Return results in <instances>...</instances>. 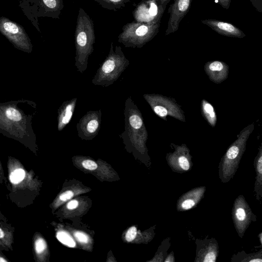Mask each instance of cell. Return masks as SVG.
Returning <instances> with one entry per match:
<instances>
[{
  "mask_svg": "<svg viewBox=\"0 0 262 262\" xmlns=\"http://www.w3.org/2000/svg\"><path fill=\"white\" fill-rule=\"evenodd\" d=\"M37 113V104L30 100L0 103V133L24 144L34 145L36 137L32 119Z\"/></svg>",
  "mask_w": 262,
  "mask_h": 262,
  "instance_id": "6da1fadb",
  "label": "cell"
},
{
  "mask_svg": "<svg viewBox=\"0 0 262 262\" xmlns=\"http://www.w3.org/2000/svg\"><path fill=\"white\" fill-rule=\"evenodd\" d=\"M74 38L75 65L77 71L83 73L87 69L89 57L94 51L95 34L93 20L82 8L78 11Z\"/></svg>",
  "mask_w": 262,
  "mask_h": 262,
  "instance_id": "7a4b0ae2",
  "label": "cell"
},
{
  "mask_svg": "<svg viewBox=\"0 0 262 262\" xmlns=\"http://www.w3.org/2000/svg\"><path fill=\"white\" fill-rule=\"evenodd\" d=\"M254 128V123L249 124L244 128L222 157L219 172L223 183H228L234 177L245 151L248 139Z\"/></svg>",
  "mask_w": 262,
  "mask_h": 262,
  "instance_id": "3957f363",
  "label": "cell"
},
{
  "mask_svg": "<svg viewBox=\"0 0 262 262\" xmlns=\"http://www.w3.org/2000/svg\"><path fill=\"white\" fill-rule=\"evenodd\" d=\"M128 64L121 48L116 46L114 50L112 42L109 53L94 75L92 83L104 87L112 84Z\"/></svg>",
  "mask_w": 262,
  "mask_h": 262,
  "instance_id": "277c9868",
  "label": "cell"
},
{
  "mask_svg": "<svg viewBox=\"0 0 262 262\" xmlns=\"http://www.w3.org/2000/svg\"><path fill=\"white\" fill-rule=\"evenodd\" d=\"M18 6L32 25L41 33L38 18L59 19L64 4L62 0H20Z\"/></svg>",
  "mask_w": 262,
  "mask_h": 262,
  "instance_id": "5b68a950",
  "label": "cell"
},
{
  "mask_svg": "<svg viewBox=\"0 0 262 262\" xmlns=\"http://www.w3.org/2000/svg\"><path fill=\"white\" fill-rule=\"evenodd\" d=\"M160 22L148 24L134 20L127 23L118 36V42L125 47L141 48L158 34Z\"/></svg>",
  "mask_w": 262,
  "mask_h": 262,
  "instance_id": "8992f818",
  "label": "cell"
},
{
  "mask_svg": "<svg viewBox=\"0 0 262 262\" xmlns=\"http://www.w3.org/2000/svg\"><path fill=\"white\" fill-rule=\"evenodd\" d=\"M0 32L17 49L31 53L33 46L23 27L9 18H0Z\"/></svg>",
  "mask_w": 262,
  "mask_h": 262,
  "instance_id": "52a82bcc",
  "label": "cell"
},
{
  "mask_svg": "<svg viewBox=\"0 0 262 262\" xmlns=\"http://www.w3.org/2000/svg\"><path fill=\"white\" fill-rule=\"evenodd\" d=\"M231 216L234 228L240 238H243L251 223L257 220L256 216L242 194L237 196L234 201Z\"/></svg>",
  "mask_w": 262,
  "mask_h": 262,
  "instance_id": "ba28073f",
  "label": "cell"
},
{
  "mask_svg": "<svg viewBox=\"0 0 262 262\" xmlns=\"http://www.w3.org/2000/svg\"><path fill=\"white\" fill-rule=\"evenodd\" d=\"M167 5L161 4L158 0L141 1L133 11L134 20L148 24L160 22Z\"/></svg>",
  "mask_w": 262,
  "mask_h": 262,
  "instance_id": "9c48e42d",
  "label": "cell"
},
{
  "mask_svg": "<svg viewBox=\"0 0 262 262\" xmlns=\"http://www.w3.org/2000/svg\"><path fill=\"white\" fill-rule=\"evenodd\" d=\"M101 115V110L88 112L76 125L78 136L84 140H91L95 137L100 128Z\"/></svg>",
  "mask_w": 262,
  "mask_h": 262,
  "instance_id": "30bf717a",
  "label": "cell"
},
{
  "mask_svg": "<svg viewBox=\"0 0 262 262\" xmlns=\"http://www.w3.org/2000/svg\"><path fill=\"white\" fill-rule=\"evenodd\" d=\"M163 96H154L146 97L147 101L151 105L155 113L161 118L166 117L168 115H170L180 120H184V116L180 110L178 105L174 103L173 101L169 99L162 97Z\"/></svg>",
  "mask_w": 262,
  "mask_h": 262,
  "instance_id": "8fae6325",
  "label": "cell"
},
{
  "mask_svg": "<svg viewBox=\"0 0 262 262\" xmlns=\"http://www.w3.org/2000/svg\"><path fill=\"white\" fill-rule=\"evenodd\" d=\"M192 0H174L168 8L170 14L165 35H169L177 31L182 19L188 13Z\"/></svg>",
  "mask_w": 262,
  "mask_h": 262,
  "instance_id": "7c38bea8",
  "label": "cell"
},
{
  "mask_svg": "<svg viewBox=\"0 0 262 262\" xmlns=\"http://www.w3.org/2000/svg\"><path fill=\"white\" fill-rule=\"evenodd\" d=\"M201 22L223 36L239 38L246 36L243 31L229 23L213 19H204L202 20Z\"/></svg>",
  "mask_w": 262,
  "mask_h": 262,
  "instance_id": "4fadbf2b",
  "label": "cell"
},
{
  "mask_svg": "<svg viewBox=\"0 0 262 262\" xmlns=\"http://www.w3.org/2000/svg\"><path fill=\"white\" fill-rule=\"evenodd\" d=\"M205 71L210 80L219 84L227 79L229 73V66L220 60H212L206 63Z\"/></svg>",
  "mask_w": 262,
  "mask_h": 262,
  "instance_id": "5bb4252c",
  "label": "cell"
},
{
  "mask_svg": "<svg viewBox=\"0 0 262 262\" xmlns=\"http://www.w3.org/2000/svg\"><path fill=\"white\" fill-rule=\"evenodd\" d=\"M77 98L64 101L58 108L57 129L62 130L70 122L75 109Z\"/></svg>",
  "mask_w": 262,
  "mask_h": 262,
  "instance_id": "9a60e30c",
  "label": "cell"
},
{
  "mask_svg": "<svg viewBox=\"0 0 262 262\" xmlns=\"http://www.w3.org/2000/svg\"><path fill=\"white\" fill-rule=\"evenodd\" d=\"M254 167L256 173L254 185V193L257 201L262 200V141L254 160Z\"/></svg>",
  "mask_w": 262,
  "mask_h": 262,
  "instance_id": "2e32d148",
  "label": "cell"
},
{
  "mask_svg": "<svg viewBox=\"0 0 262 262\" xmlns=\"http://www.w3.org/2000/svg\"><path fill=\"white\" fill-rule=\"evenodd\" d=\"M231 262H262V249L258 251L247 253L244 250L234 254L231 257Z\"/></svg>",
  "mask_w": 262,
  "mask_h": 262,
  "instance_id": "e0dca14e",
  "label": "cell"
},
{
  "mask_svg": "<svg viewBox=\"0 0 262 262\" xmlns=\"http://www.w3.org/2000/svg\"><path fill=\"white\" fill-rule=\"evenodd\" d=\"M202 114L209 125L214 127L217 122V116L212 105L205 99L201 102Z\"/></svg>",
  "mask_w": 262,
  "mask_h": 262,
  "instance_id": "ac0fdd59",
  "label": "cell"
},
{
  "mask_svg": "<svg viewBox=\"0 0 262 262\" xmlns=\"http://www.w3.org/2000/svg\"><path fill=\"white\" fill-rule=\"evenodd\" d=\"M102 8L110 10L117 11L124 7L126 4L130 0H94Z\"/></svg>",
  "mask_w": 262,
  "mask_h": 262,
  "instance_id": "d6986e66",
  "label": "cell"
},
{
  "mask_svg": "<svg viewBox=\"0 0 262 262\" xmlns=\"http://www.w3.org/2000/svg\"><path fill=\"white\" fill-rule=\"evenodd\" d=\"M57 239L62 244L70 247H74L75 242L72 236L65 231H60L57 233Z\"/></svg>",
  "mask_w": 262,
  "mask_h": 262,
  "instance_id": "ffe728a7",
  "label": "cell"
},
{
  "mask_svg": "<svg viewBox=\"0 0 262 262\" xmlns=\"http://www.w3.org/2000/svg\"><path fill=\"white\" fill-rule=\"evenodd\" d=\"M25 177V171L23 169H17L12 172L10 180L13 184H17L23 181Z\"/></svg>",
  "mask_w": 262,
  "mask_h": 262,
  "instance_id": "44dd1931",
  "label": "cell"
},
{
  "mask_svg": "<svg viewBox=\"0 0 262 262\" xmlns=\"http://www.w3.org/2000/svg\"><path fill=\"white\" fill-rule=\"evenodd\" d=\"M47 247L46 242L42 238H38L35 243V248L36 253L40 254L42 253Z\"/></svg>",
  "mask_w": 262,
  "mask_h": 262,
  "instance_id": "7402d4cb",
  "label": "cell"
},
{
  "mask_svg": "<svg viewBox=\"0 0 262 262\" xmlns=\"http://www.w3.org/2000/svg\"><path fill=\"white\" fill-rule=\"evenodd\" d=\"M137 235V229L135 227H130L125 234V238L127 242L133 241Z\"/></svg>",
  "mask_w": 262,
  "mask_h": 262,
  "instance_id": "603a6c76",
  "label": "cell"
},
{
  "mask_svg": "<svg viewBox=\"0 0 262 262\" xmlns=\"http://www.w3.org/2000/svg\"><path fill=\"white\" fill-rule=\"evenodd\" d=\"M82 165L85 169L91 170H95L97 168V164L96 163L90 159L83 160L82 162Z\"/></svg>",
  "mask_w": 262,
  "mask_h": 262,
  "instance_id": "cb8c5ba5",
  "label": "cell"
},
{
  "mask_svg": "<svg viewBox=\"0 0 262 262\" xmlns=\"http://www.w3.org/2000/svg\"><path fill=\"white\" fill-rule=\"evenodd\" d=\"M75 236L80 243H87L89 241L88 235L83 232L77 231L75 233Z\"/></svg>",
  "mask_w": 262,
  "mask_h": 262,
  "instance_id": "d4e9b609",
  "label": "cell"
},
{
  "mask_svg": "<svg viewBox=\"0 0 262 262\" xmlns=\"http://www.w3.org/2000/svg\"><path fill=\"white\" fill-rule=\"evenodd\" d=\"M179 163L181 167L185 170H187L189 168V163L187 159L184 157L181 156L179 158Z\"/></svg>",
  "mask_w": 262,
  "mask_h": 262,
  "instance_id": "484cf974",
  "label": "cell"
},
{
  "mask_svg": "<svg viewBox=\"0 0 262 262\" xmlns=\"http://www.w3.org/2000/svg\"><path fill=\"white\" fill-rule=\"evenodd\" d=\"M74 195L73 192L71 190L66 191L60 194L59 199L62 201H66L72 198Z\"/></svg>",
  "mask_w": 262,
  "mask_h": 262,
  "instance_id": "4316f807",
  "label": "cell"
},
{
  "mask_svg": "<svg viewBox=\"0 0 262 262\" xmlns=\"http://www.w3.org/2000/svg\"><path fill=\"white\" fill-rule=\"evenodd\" d=\"M252 5L259 12H262V0H250Z\"/></svg>",
  "mask_w": 262,
  "mask_h": 262,
  "instance_id": "83f0119b",
  "label": "cell"
},
{
  "mask_svg": "<svg viewBox=\"0 0 262 262\" xmlns=\"http://www.w3.org/2000/svg\"><path fill=\"white\" fill-rule=\"evenodd\" d=\"M194 205V202L192 200L187 199L184 201L182 203V207L185 209H188L192 207Z\"/></svg>",
  "mask_w": 262,
  "mask_h": 262,
  "instance_id": "f1b7e54d",
  "label": "cell"
},
{
  "mask_svg": "<svg viewBox=\"0 0 262 262\" xmlns=\"http://www.w3.org/2000/svg\"><path fill=\"white\" fill-rule=\"evenodd\" d=\"M218 3L225 9H228L230 6L231 0H216Z\"/></svg>",
  "mask_w": 262,
  "mask_h": 262,
  "instance_id": "f546056e",
  "label": "cell"
},
{
  "mask_svg": "<svg viewBox=\"0 0 262 262\" xmlns=\"http://www.w3.org/2000/svg\"><path fill=\"white\" fill-rule=\"evenodd\" d=\"M78 205V202L76 200H72L69 202L67 205V207L69 209H73L76 208Z\"/></svg>",
  "mask_w": 262,
  "mask_h": 262,
  "instance_id": "4dcf8cb0",
  "label": "cell"
},
{
  "mask_svg": "<svg viewBox=\"0 0 262 262\" xmlns=\"http://www.w3.org/2000/svg\"><path fill=\"white\" fill-rule=\"evenodd\" d=\"M161 4H168L171 0H158Z\"/></svg>",
  "mask_w": 262,
  "mask_h": 262,
  "instance_id": "1f68e13d",
  "label": "cell"
},
{
  "mask_svg": "<svg viewBox=\"0 0 262 262\" xmlns=\"http://www.w3.org/2000/svg\"><path fill=\"white\" fill-rule=\"evenodd\" d=\"M4 235L5 234L4 231L1 228H0V238H3L4 237Z\"/></svg>",
  "mask_w": 262,
  "mask_h": 262,
  "instance_id": "d6a6232c",
  "label": "cell"
},
{
  "mask_svg": "<svg viewBox=\"0 0 262 262\" xmlns=\"http://www.w3.org/2000/svg\"><path fill=\"white\" fill-rule=\"evenodd\" d=\"M259 237L260 241L261 246H262V232L259 234Z\"/></svg>",
  "mask_w": 262,
  "mask_h": 262,
  "instance_id": "836d02e7",
  "label": "cell"
},
{
  "mask_svg": "<svg viewBox=\"0 0 262 262\" xmlns=\"http://www.w3.org/2000/svg\"><path fill=\"white\" fill-rule=\"evenodd\" d=\"M1 261H6V260L4 259H3V258L1 257Z\"/></svg>",
  "mask_w": 262,
  "mask_h": 262,
  "instance_id": "e575fe53",
  "label": "cell"
},
{
  "mask_svg": "<svg viewBox=\"0 0 262 262\" xmlns=\"http://www.w3.org/2000/svg\"><path fill=\"white\" fill-rule=\"evenodd\" d=\"M141 1H142V0H141Z\"/></svg>",
  "mask_w": 262,
  "mask_h": 262,
  "instance_id": "d590c367",
  "label": "cell"
}]
</instances>
